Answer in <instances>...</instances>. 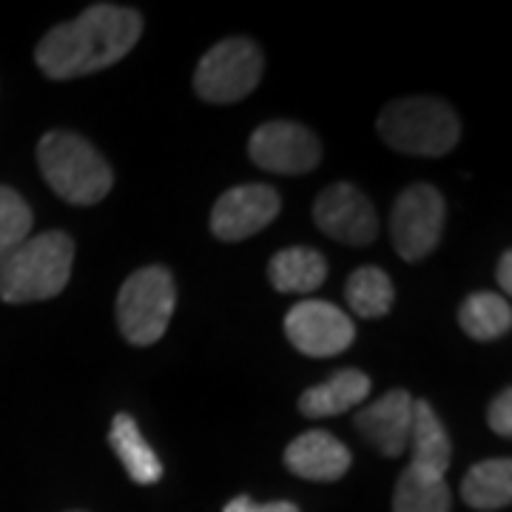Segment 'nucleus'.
Returning a JSON list of instances; mask_svg holds the SVG:
<instances>
[{"mask_svg": "<svg viewBox=\"0 0 512 512\" xmlns=\"http://www.w3.org/2000/svg\"><path fill=\"white\" fill-rule=\"evenodd\" d=\"M143 35L140 12L94 3L69 23H60L37 43L35 63L49 80H74L120 63Z\"/></svg>", "mask_w": 512, "mask_h": 512, "instance_id": "f257e3e1", "label": "nucleus"}, {"mask_svg": "<svg viewBox=\"0 0 512 512\" xmlns=\"http://www.w3.org/2000/svg\"><path fill=\"white\" fill-rule=\"evenodd\" d=\"M37 165L46 185L72 205H97L114 185L106 157L74 131L43 134L37 143Z\"/></svg>", "mask_w": 512, "mask_h": 512, "instance_id": "f03ea898", "label": "nucleus"}, {"mask_svg": "<svg viewBox=\"0 0 512 512\" xmlns=\"http://www.w3.org/2000/svg\"><path fill=\"white\" fill-rule=\"evenodd\" d=\"M74 242L63 231L29 237L15 254L0 262V299L9 305L46 302L69 285Z\"/></svg>", "mask_w": 512, "mask_h": 512, "instance_id": "7ed1b4c3", "label": "nucleus"}, {"mask_svg": "<svg viewBox=\"0 0 512 512\" xmlns=\"http://www.w3.org/2000/svg\"><path fill=\"white\" fill-rule=\"evenodd\" d=\"M376 128L387 146L413 157H444L461 140L456 111L439 97L393 100L382 109Z\"/></svg>", "mask_w": 512, "mask_h": 512, "instance_id": "20e7f679", "label": "nucleus"}, {"mask_svg": "<svg viewBox=\"0 0 512 512\" xmlns=\"http://www.w3.org/2000/svg\"><path fill=\"white\" fill-rule=\"evenodd\" d=\"M177 308V282L163 265H148L128 276L117 293V325L126 342L148 348L160 342Z\"/></svg>", "mask_w": 512, "mask_h": 512, "instance_id": "39448f33", "label": "nucleus"}, {"mask_svg": "<svg viewBox=\"0 0 512 512\" xmlns=\"http://www.w3.org/2000/svg\"><path fill=\"white\" fill-rule=\"evenodd\" d=\"M265 57L248 37H225L202 55L194 72V89L205 103H239L254 92L262 80Z\"/></svg>", "mask_w": 512, "mask_h": 512, "instance_id": "423d86ee", "label": "nucleus"}, {"mask_svg": "<svg viewBox=\"0 0 512 512\" xmlns=\"http://www.w3.org/2000/svg\"><path fill=\"white\" fill-rule=\"evenodd\" d=\"M447 222V202L433 185L416 183L404 188L393 202L390 237L404 262H421L439 248Z\"/></svg>", "mask_w": 512, "mask_h": 512, "instance_id": "0eeeda50", "label": "nucleus"}, {"mask_svg": "<svg viewBox=\"0 0 512 512\" xmlns=\"http://www.w3.org/2000/svg\"><path fill=\"white\" fill-rule=\"evenodd\" d=\"M285 336L293 348L313 359L345 353L356 339V325L348 313L322 299L293 305L285 316Z\"/></svg>", "mask_w": 512, "mask_h": 512, "instance_id": "6e6552de", "label": "nucleus"}, {"mask_svg": "<svg viewBox=\"0 0 512 512\" xmlns=\"http://www.w3.org/2000/svg\"><path fill=\"white\" fill-rule=\"evenodd\" d=\"M248 154L262 171L293 177V174H308L319 165L322 146L311 128L288 120H271L251 134Z\"/></svg>", "mask_w": 512, "mask_h": 512, "instance_id": "1a4fd4ad", "label": "nucleus"}, {"mask_svg": "<svg viewBox=\"0 0 512 512\" xmlns=\"http://www.w3.org/2000/svg\"><path fill=\"white\" fill-rule=\"evenodd\" d=\"M313 222L325 237L356 248H365L379 237L376 208L353 183L328 185L313 202Z\"/></svg>", "mask_w": 512, "mask_h": 512, "instance_id": "9d476101", "label": "nucleus"}, {"mask_svg": "<svg viewBox=\"0 0 512 512\" xmlns=\"http://www.w3.org/2000/svg\"><path fill=\"white\" fill-rule=\"evenodd\" d=\"M279 191L265 183L228 188L211 211V231L222 242H242L265 231L279 217Z\"/></svg>", "mask_w": 512, "mask_h": 512, "instance_id": "9b49d317", "label": "nucleus"}, {"mask_svg": "<svg viewBox=\"0 0 512 512\" xmlns=\"http://www.w3.org/2000/svg\"><path fill=\"white\" fill-rule=\"evenodd\" d=\"M413 402L410 393L396 387V390H387L382 399L365 404L359 413H356V430L359 436L379 450L387 458H399L410 444V427H413Z\"/></svg>", "mask_w": 512, "mask_h": 512, "instance_id": "f8f14e48", "label": "nucleus"}, {"mask_svg": "<svg viewBox=\"0 0 512 512\" xmlns=\"http://www.w3.org/2000/svg\"><path fill=\"white\" fill-rule=\"evenodd\" d=\"M350 450L328 430H308L288 444L285 467L305 481H339L350 470Z\"/></svg>", "mask_w": 512, "mask_h": 512, "instance_id": "ddd939ff", "label": "nucleus"}, {"mask_svg": "<svg viewBox=\"0 0 512 512\" xmlns=\"http://www.w3.org/2000/svg\"><path fill=\"white\" fill-rule=\"evenodd\" d=\"M410 444H413V458L410 467L413 473L430 478H444L450 461H453V441L447 427L436 416L433 404L416 399L413 402V427H410Z\"/></svg>", "mask_w": 512, "mask_h": 512, "instance_id": "4468645a", "label": "nucleus"}, {"mask_svg": "<svg viewBox=\"0 0 512 512\" xmlns=\"http://www.w3.org/2000/svg\"><path fill=\"white\" fill-rule=\"evenodd\" d=\"M367 396H370V376L356 367H348V370L333 373L328 382L305 390L299 399V413L308 419H328L362 404Z\"/></svg>", "mask_w": 512, "mask_h": 512, "instance_id": "2eb2a0df", "label": "nucleus"}, {"mask_svg": "<svg viewBox=\"0 0 512 512\" xmlns=\"http://www.w3.org/2000/svg\"><path fill=\"white\" fill-rule=\"evenodd\" d=\"M109 447L114 450V456L120 458V464L126 467L128 478L134 484L148 487V484H157L163 478V461L151 450V444L143 439V433H140L134 416L117 413L111 419Z\"/></svg>", "mask_w": 512, "mask_h": 512, "instance_id": "dca6fc26", "label": "nucleus"}, {"mask_svg": "<svg viewBox=\"0 0 512 512\" xmlns=\"http://www.w3.org/2000/svg\"><path fill=\"white\" fill-rule=\"evenodd\" d=\"M268 279L279 293H311L328 279V262L308 245L282 248L268 265Z\"/></svg>", "mask_w": 512, "mask_h": 512, "instance_id": "f3484780", "label": "nucleus"}, {"mask_svg": "<svg viewBox=\"0 0 512 512\" xmlns=\"http://www.w3.org/2000/svg\"><path fill=\"white\" fill-rule=\"evenodd\" d=\"M461 498L467 507L481 512L510 507L512 501V461L510 458H487L467 470L461 481Z\"/></svg>", "mask_w": 512, "mask_h": 512, "instance_id": "a211bd4d", "label": "nucleus"}, {"mask_svg": "<svg viewBox=\"0 0 512 512\" xmlns=\"http://www.w3.org/2000/svg\"><path fill=\"white\" fill-rule=\"evenodd\" d=\"M458 325L476 342H493L498 336L510 333L512 308L510 302L493 291L470 293L458 308Z\"/></svg>", "mask_w": 512, "mask_h": 512, "instance_id": "6ab92c4d", "label": "nucleus"}, {"mask_svg": "<svg viewBox=\"0 0 512 512\" xmlns=\"http://www.w3.org/2000/svg\"><path fill=\"white\" fill-rule=\"evenodd\" d=\"M345 299H348V308L356 316L379 319V316L390 313L396 293H393L390 276L384 274L382 268L367 265V268H359L350 274L348 285H345Z\"/></svg>", "mask_w": 512, "mask_h": 512, "instance_id": "aec40b11", "label": "nucleus"}, {"mask_svg": "<svg viewBox=\"0 0 512 512\" xmlns=\"http://www.w3.org/2000/svg\"><path fill=\"white\" fill-rule=\"evenodd\" d=\"M453 495L444 478L419 476L413 470H404L396 495H393V512H450Z\"/></svg>", "mask_w": 512, "mask_h": 512, "instance_id": "412c9836", "label": "nucleus"}, {"mask_svg": "<svg viewBox=\"0 0 512 512\" xmlns=\"http://www.w3.org/2000/svg\"><path fill=\"white\" fill-rule=\"evenodd\" d=\"M32 208L20 197L15 188L0 185V262L9 254H15L20 245L32 234Z\"/></svg>", "mask_w": 512, "mask_h": 512, "instance_id": "4be33fe9", "label": "nucleus"}, {"mask_svg": "<svg viewBox=\"0 0 512 512\" xmlns=\"http://www.w3.org/2000/svg\"><path fill=\"white\" fill-rule=\"evenodd\" d=\"M487 421H490V430L501 439H510L512 436V390L504 387L498 396H495L490 407H487Z\"/></svg>", "mask_w": 512, "mask_h": 512, "instance_id": "5701e85b", "label": "nucleus"}, {"mask_svg": "<svg viewBox=\"0 0 512 512\" xmlns=\"http://www.w3.org/2000/svg\"><path fill=\"white\" fill-rule=\"evenodd\" d=\"M222 512H299L296 504L291 501H274V504H256L251 501V495H237L234 501L225 504Z\"/></svg>", "mask_w": 512, "mask_h": 512, "instance_id": "b1692460", "label": "nucleus"}, {"mask_svg": "<svg viewBox=\"0 0 512 512\" xmlns=\"http://www.w3.org/2000/svg\"><path fill=\"white\" fill-rule=\"evenodd\" d=\"M498 285H501V291H504V299L512 293V251H504L501 259H498Z\"/></svg>", "mask_w": 512, "mask_h": 512, "instance_id": "393cba45", "label": "nucleus"}]
</instances>
